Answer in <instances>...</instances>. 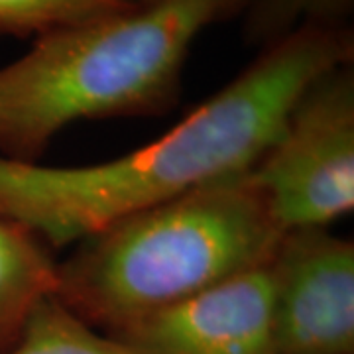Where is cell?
<instances>
[{
  "instance_id": "1",
  "label": "cell",
  "mask_w": 354,
  "mask_h": 354,
  "mask_svg": "<svg viewBox=\"0 0 354 354\" xmlns=\"http://www.w3.org/2000/svg\"><path fill=\"white\" fill-rule=\"evenodd\" d=\"M353 62L351 26H301L262 48L230 83L134 152L75 167L0 156V218L62 248L203 183L250 169L305 88Z\"/></svg>"
},
{
  "instance_id": "2",
  "label": "cell",
  "mask_w": 354,
  "mask_h": 354,
  "mask_svg": "<svg viewBox=\"0 0 354 354\" xmlns=\"http://www.w3.org/2000/svg\"><path fill=\"white\" fill-rule=\"evenodd\" d=\"M232 0H158L51 30L0 67V156L36 164L77 120L164 114L203 30Z\"/></svg>"
},
{
  "instance_id": "3",
  "label": "cell",
  "mask_w": 354,
  "mask_h": 354,
  "mask_svg": "<svg viewBox=\"0 0 354 354\" xmlns=\"http://www.w3.org/2000/svg\"><path fill=\"white\" fill-rule=\"evenodd\" d=\"M286 230L252 167L203 183L81 241L57 264L55 297L113 335L270 262Z\"/></svg>"
},
{
  "instance_id": "4",
  "label": "cell",
  "mask_w": 354,
  "mask_h": 354,
  "mask_svg": "<svg viewBox=\"0 0 354 354\" xmlns=\"http://www.w3.org/2000/svg\"><path fill=\"white\" fill-rule=\"evenodd\" d=\"M281 228L329 227L354 209V69L315 79L252 165Z\"/></svg>"
},
{
  "instance_id": "5",
  "label": "cell",
  "mask_w": 354,
  "mask_h": 354,
  "mask_svg": "<svg viewBox=\"0 0 354 354\" xmlns=\"http://www.w3.org/2000/svg\"><path fill=\"white\" fill-rule=\"evenodd\" d=\"M276 354H354V242L288 230L268 262Z\"/></svg>"
},
{
  "instance_id": "6",
  "label": "cell",
  "mask_w": 354,
  "mask_h": 354,
  "mask_svg": "<svg viewBox=\"0 0 354 354\" xmlns=\"http://www.w3.org/2000/svg\"><path fill=\"white\" fill-rule=\"evenodd\" d=\"M111 337L138 354H276L268 264L136 319Z\"/></svg>"
},
{
  "instance_id": "7",
  "label": "cell",
  "mask_w": 354,
  "mask_h": 354,
  "mask_svg": "<svg viewBox=\"0 0 354 354\" xmlns=\"http://www.w3.org/2000/svg\"><path fill=\"white\" fill-rule=\"evenodd\" d=\"M57 262L48 244L18 223L0 218V354L20 339L32 311L55 293Z\"/></svg>"
},
{
  "instance_id": "8",
  "label": "cell",
  "mask_w": 354,
  "mask_h": 354,
  "mask_svg": "<svg viewBox=\"0 0 354 354\" xmlns=\"http://www.w3.org/2000/svg\"><path fill=\"white\" fill-rule=\"evenodd\" d=\"M4 354H138L69 311L55 295L39 301L20 339Z\"/></svg>"
},
{
  "instance_id": "9",
  "label": "cell",
  "mask_w": 354,
  "mask_h": 354,
  "mask_svg": "<svg viewBox=\"0 0 354 354\" xmlns=\"http://www.w3.org/2000/svg\"><path fill=\"white\" fill-rule=\"evenodd\" d=\"M354 0H248L244 38L254 46H272L301 26H342Z\"/></svg>"
},
{
  "instance_id": "10",
  "label": "cell",
  "mask_w": 354,
  "mask_h": 354,
  "mask_svg": "<svg viewBox=\"0 0 354 354\" xmlns=\"http://www.w3.org/2000/svg\"><path fill=\"white\" fill-rule=\"evenodd\" d=\"M134 0H0V34L38 38L51 30L122 12Z\"/></svg>"
},
{
  "instance_id": "11",
  "label": "cell",
  "mask_w": 354,
  "mask_h": 354,
  "mask_svg": "<svg viewBox=\"0 0 354 354\" xmlns=\"http://www.w3.org/2000/svg\"><path fill=\"white\" fill-rule=\"evenodd\" d=\"M134 2H136L138 6H142V4H152V2H158V0H134ZM232 2L236 4V8H239V14H241L242 10H244V6H246V2H248V0H232Z\"/></svg>"
}]
</instances>
